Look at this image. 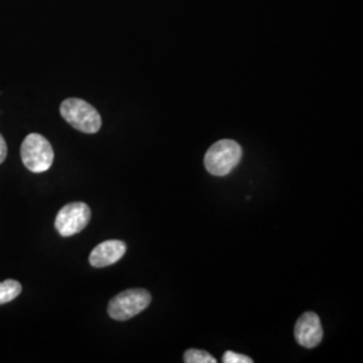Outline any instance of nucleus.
<instances>
[{"label": "nucleus", "instance_id": "f257e3e1", "mask_svg": "<svg viewBox=\"0 0 363 363\" xmlns=\"http://www.w3.org/2000/svg\"><path fill=\"white\" fill-rule=\"evenodd\" d=\"M242 159L241 145L229 139L213 144L205 155V169L214 177H226Z\"/></svg>", "mask_w": 363, "mask_h": 363}, {"label": "nucleus", "instance_id": "f03ea898", "mask_svg": "<svg viewBox=\"0 0 363 363\" xmlns=\"http://www.w3.org/2000/svg\"><path fill=\"white\" fill-rule=\"evenodd\" d=\"M61 116L73 128L84 133L99 132L103 121L99 111L81 99H67L61 104Z\"/></svg>", "mask_w": 363, "mask_h": 363}, {"label": "nucleus", "instance_id": "7ed1b4c3", "mask_svg": "<svg viewBox=\"0 0 363 363\" xmlns=\"http://www.w3.org/2000/svg\"><path fill=\"white\" fill-rule=\"evenodd\" d=\"M152 296L147 289H127L120 292L108 304V313L112 319L124 322L139 315L151 304Z\"/></svg>", "mask_w": 363, "mask_h": 363}, {"label": "nucleus", "instance_id": "20e7f679", "mask_svg": "<svg viewBox=\"0 0 363 363\" xmlns=\"http://www.w3.org/2000/svg\"><path fill=\"white\" fill-rule=\"evenodd\" d=\"M22 162L31 172H45L52 167L54 162V151L49 140L39 135L30 133L21 147Z\"/></svg>", "mask_w": 363, "mask_h": 363}, {"label": "nucleus", "instance_id": "39448f33", "mask_svg": "<svg viewBox=\"0 0 363 363\" xmlns=\"http://www.w3.org/2000/svg\"><path fill=\"white\" fill-rule=\"evenodd\" d=\"M91 208L84 202L65 205L57 214L55 229L62 237H72L86 228L91 220Z\"/></svg>", "mask_w": 363, "mask_h": 363}, {"label": "nucleus", "instance_id": "423d86ee", "mask_svg": "<svg viewBox=\"0 0 363 363\" xmlns=\"http://www.w3.org/2000/svg\"><path fill=\"white\" fill-rule=\"evenodd\" d=\"M295 339L301 347L313 349L323 339V327L315 312L303 313L295 325Z\"/></svg>", "mask_w": 363, "mask_h": 363}, {"label": "nucleus", "instance_id": "0eeeda50", "mask_svg": "<svg viewBox=\"0 0 363 363\" xmlns=\"http://www.w3.org/2000/svg\"><path fill=\"white\" fill-rule=\"evenodd\" d=\"M125 252H127L125 242L118 240L104 241L91 250L89 262L94 268H105L112 264H116L118 259H123Z\"/></svg>", "mask_w": 363, "mask_h": 363}, {"label": "nucleus", "instance_id": "6e6552de", "mask_svg": "<svg viewBox=\"0 0 363 363\" xmlns=\"http://www.w3.org/2000/svg\"><path fill=\"white\" fill-rule=\"evenodd\" d=\"M22 292V286L16 280H6L0 283V304L10 303L11 300L18 298Z\"/></svg>", "mask_w": 363, "mask_h": 363}, {"label": "nucleus", "instance_id": "1a4fd4ad", "mask_svg": "<svg viewBox=\"0 0 363 363\" xmlns=\"http://www.w3.org/2000/svg\"><path fill=\"white\" fill-rule=\"evenodd\" d=\"M183 361L186 363H216L217 359L206 351L190 349L183 355Z\"/></svg>", "mask_w": 363, "mask_h": 363}, {"label": "nucleus", "instance_id": "9d476101", "mask_svg": "<svg viewBox=\"0 0 363 363\" xmlns=\"http://www.w3.org/2000/svg\"><path fill=\"white\" fill-rule=\"evenodd\" d=\"M222 361L225 363H253L252 358L242 354H237L234 351H226L222 357Z\"/></svg>", "mask_w": 363, "mask_h": 363}, {"label": "nucleus", "instance_id": "9b49d317", "mask_svg": "<svg viewBox=\"0 0 363 363\" xmlns=\"http://www.w3.org/2000/svg\"><path fill=\"white\" fill-rule=\"evenodd\" d=\"M6 156H7V144L4 138L0 135V164L6 160Z\"/></svg>", "mask_w": 363, "mask_h": 363}]
</instances>
